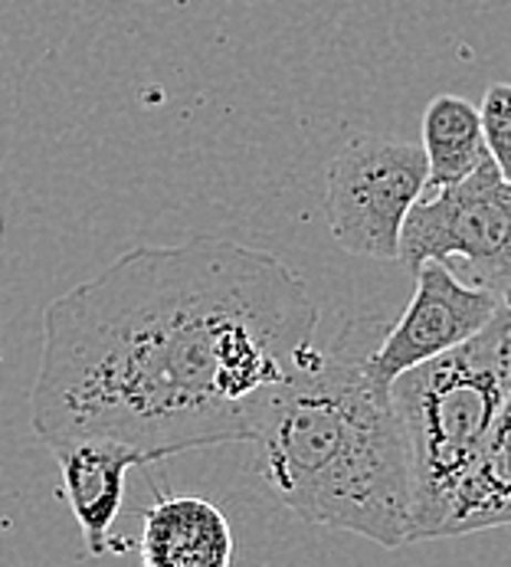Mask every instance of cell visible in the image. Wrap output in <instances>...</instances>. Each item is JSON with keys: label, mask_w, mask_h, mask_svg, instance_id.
<instances>
[{"label": "cell", "mask_w": 511, "mask_h": 567, "mask_svg": "<svg viewBox=\"0 0 511 567\" xmlns=\"http://www.w3.org/2000/svg\"><path fill=\"white\" fill-rule=\"evenodd\" d=\"M482 132H486V148L502 177L511 181V82H496L489 85L482 105Z\"/></svg>", "instance_id": "obj_11"}, {"label": "cell", "mask_w": 511, "mask_h": 567, "mask_svg": "<svg viewBox=\"0 0 511 567\" xmlns=\"http://www.w3.org/2000/svg\"><path fill=\"white\" fill-rule=\"evenodd\" d=\"M138 555L145 567H230L233 528L207 498H158L145 508Z\"/></svg>", "instance_id": "obj_8"}, {"label": "cell", "mask_w": 511, "mask_h": 567, "mask_svg": "<svg viewBox=\"0 0 511 567\" xmlns=\"http://www.w3.org/2000/svg\"><path fill=\"white\" fill-rule=\"evenodd\" d=\"M511 391V316L394 381L414 470V538L429 542Z\"/></svg>", "instance_id": "obj_3"}, {"label": "cell", "mask_w": 511, "mask_h": 567, "mask_svg": "<svg viewBox=\"0 0 511 567\" xmlns=\"http://www.w3.org/2000/svg\"><path fill=\"white\" fill-rule=\"evenodd\" d=\"M53 456L60 463V483L63 498L73 508V518L80 525L88 555H108L112 542L108 532L122 512L125 498V476L132 466L161 463L155 453L115 443V440H76L53 446Z\"/></svg>", "instance_id": "obj_7"}, {"label": "cell", "mask_w": 511, "mask_h": 567, "mask_svg": "<svg viewBox=\"0 0 511 567\" xmlns=\"http://www.w3.org/2000/svg\"><path fill=\"white\" fill-rule=\"evenodd\" d=\"M315 328L305 279L265 249L135 246L46 302L30 423L50 450L115 440L158 460L255 443Z\"/></svg>", "instance_id": "obj_1"}, {"label": "cell", "mask_w": 511, "mask_h": 567, "mask_svg": "<svg viewBox=\"0 0 511 567\" xmlns=\"http://www.w3.org/2000/svg\"><path fill=\"white\" fill-rule=\"evenodd\" d=\"M424 155L429 164L426 190L462 184L476 167L489 162L482 115L462 95H432L424 109Z\"/></svg>", "instance_id": "obj_10"}, {"label": "cell", "mask_w": 511, "mask_h": 567, "mask_svg": "<svg viewBox=\"0 0 511 567\" xmlns=\"http://www.w3.org/2000/svg\"><path fill=\"white\" fill-rule=\"evenodd\" d=\"M502 525H511V391L472 470L446 502L436 538H456Z\"/></svg>", "instance_id": "obj_9"}, {"label": "cell", "mask_w": 511, "mask_h": 567, "mask_svg": "<svg viewBox=\"0 0 511 567\" xmlns=\"http://www.w3.org/2000/svg\"><path fill=\"white\" fill-rule=\"evenodd\" d=\"M397 262L414 276L442 262L462 279L505 299L511 289V181L482 162L462 184L426 190L410 210Z\"/></svg>", "instance_id": "obj_4"}, {"label": "cell", "mask_w": 511, "mask_h": 567, "mask_svg": "<svg viewBox=\"0 0 511 567\" xmlns=\"http://www.w3.org/2000/svg\"><path fill=\"white\" fill-rule=\"evenodd\" d=\"M426 184L424 145L387 135L351 138L325 177V210L335 244L354 256L397 259L404 224Z\"/></svg>", "instance_id": "obj_5"}, {"label": "cell", "mask_w": 511, "mask_h": 567, "mask_svg": "<svg viewBox=\"0 0 511 567\" xmlns=\"http://www.w3.org/2000/svg\"><path fill=\"white\" fill-rule=\"evenodd\" d=\"M502 306H505V312H509V316H511V289H509V292H505V299H502Z\"/></svg>", "instance_id": "obj_12"}, {"label": "cell", "mask_w": 511, "mask_h": 567, "mask_svg": "<svg viewBox=\"0 0 511 567\" xmlns=\"http://www.w3.org/2000/svg\"><path fill=\"white\" fill-rule=\"evenodd\" d=\"M377 341L357 348L347 328L319 348L272 404L255 450L292 515L400 548L414 538V470L394 394L367 371Z\"/></svg>", "instance_id": "obj_2"}, {"label": "cell", "mask_w": 511, "mask_h": 567, "mask_svg": "<svg viewBox=\"0 0 511 567\" xmlns=\"http://www.w3.org/2000/svg\"><path fill=\"white\" fill-rule=\"evenodd\" d=\"M499 296L466 282L442 262H426L417 272V292L410 306L397 322L387 324L377 348H371L367 371L377 384L394 388V381L407 371L479 338L499 319Z\"/></svg>", "instance_id": "obj_6"}]
</instances>
